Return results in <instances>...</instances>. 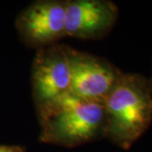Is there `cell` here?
Listing matches in <instances>:
<instances>
[{
	"label": "cell",
	"instance_id": "6da1fadb",
	"mask_svg": "<svg viewBox=\"0 0 152 152\" xmlns=\"http://www.w3.org/2000/svg\"><path fill=\"white\" fill-rule=\"evenodd\" d=\"M103 105V138L123 150L130 149L152 124L151 79L123 73Z\"/></svg>",
	"mask_w": 152,
	"mask_h": 152
},
{
	"label": "cell",
	"instance_id": "7a4b0ae2",
	"mask_svg": "<svg viewBox=\"0 0 152 152\" xmlns=\"http://www.w3.org/2000/svg\"><path fill=\"white\" fill-rule=\"evenodd\" d=\"M37 113L41 143L73 148L103 138V103L68 92L37 109Z\"/></svg>",
	"mask_w": 152,
	"mask_h": 152
},
{
	"label": "cell",
	"instance_id": "3957f363",
	"mask_svg": "<svg viewBox=\"0 0 152 152\" xmlns=\"http://www.w3.org/2000/svg\"><path fill=\"white\" fill-rule=\"evenodd\" d=\"M31 82L37 110L69 92L70 64L66 45L55 43L37 49Z\"/></svg>",
	"mask_w": 152,
	"mask_h": 152
},
{
	"label": "cell",
	"instance_id": "277c9868",
	"mask_svg": "<svg viewBox=\"0 0 152 152\" xmlns=\"http://www.w3.org/2000/svg\"><path fill=\"white\" fill-rule=\"evenodd\" d=\"M71 73L69 92L103 103L124 72L105 58L67 46Z\"/></svg>",
	"mask_w": 152,
	"mask_h": 152
},
{
	"label": "cell",
	"instance_id": "5b68a950",
	"mask_svg": "<svg viewBox=\"0 0 152 152\" xmlns=\"http://www.w3.org/2000/svg\"><path fill=\"white\" fill-rule=\"evenodd\" d=\"M66 1L37 0L19 14L15 27L22 42L34 48L58 43L66 37Z\"/></svg>",
	"mask_w": 152,
	"mask_h": 152
},
{
	"label": "cell",
	"instance_id": "8992f818",
	"mask_svg": "<svg viewBox=\"0 0 152 152\" xmlns=\"http://www.w3.org/2000/svg\"><path fill=\"white\" fill-rule=\"evenodd\" d=\"M118 8L109 0H67L66 37L96 40L107 35L118 18Z\"/></svg>",
	"mask_w": 152,
	"mask_h": 152
},
{
	"label": "cell",
	"instance_id": "52a82bcc",
	"mask_svg": "<svg viewBox=\"0 0 152 152\" xmlns=\"http://www.w3.org/2000/svg\"><path fill=\"white\" fill-rule=\"evenodd\" d=\"M0 152H26V148L17 145H0Z\"/></svg>",
	"mask_w": 152,
	"mask_h": 152
},
{
	"label": "cell",
	"instance_id": "ba28073f",
	"mask_svg": "<svg viewBox=\"0 0 152 152\" xmlns=\"http://www.w3.org/2000/svg\"><path fill=\"white\" fill-rule=\"evenodd\" d=\"M151 82H152V76H151Z\"/></svg>",
	"mask_w": 152,
	"mask_h": 152
}]
</instances>
